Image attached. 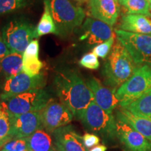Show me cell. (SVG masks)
<instances>
[{
  "mask_svg": "<svg viewBox=\"0 0 151 151\" xmlns=\"http://www.w3.org/2000/svg\"><path fill=\"white\" fill-rule=\"evenodd\" d=\"M83 140L84 145L87 149L97 146L100 142L99 137L97 135L91 133L85 134L83 136Z\"/></svg>",
  "mask_w": 151,
  "mask_h": 151,
  "instance_id": "obj_31",
  "label": "cell"
},
{
  "mask_svg": "<svg viewBox=\"0 0 151 151\" xmlns=\"http://www.w3.org/2000/svg\"><path fill=\"white\" fill-rule=\"evenodd\" d=\"M118 40L127 50L134 61L139 67H151V35H143L122 29H116Z\"/></svg>",
  "mask_w": 151,
  "mask_h": 151,
  "instance_id": "obj_8",
  "label": "cell"
},
{
  "mask_svg": "<svg viewBox=\"0 0 151 151\" xmlns=\"http://www.w3.org/2000/svg\"><path fill=\"white\" fill-rule=\"evenodd\" d=\"M86 83L93 94L94 102L109 114H113V110L120 103L115 94L116 90H111L103 86L95 77H91Z\"/></svg>",
  "mask_w": 151,
  "mask_h": 151,
  "instance_id": "obj_14",
  "label": "cell"
},
{
  "mask_svg": "<svg viewBox=\"0 0 151 151\" xmlns=\"http://www.w3.org/2000/svg\"><path fill=\"white\" fill-rule=\"evenodd\" d=\"M46 84V78L43 73L29 76L21 71L12 78L5 80L0 97L1 100H4L31 90L43 89Z\"/></svg>",
  "mask_w": 151,
  "mask_h": 151,
  "instance_id": "obj_9",
  "label": "cell"
},
{
  "mask_svg": "<svg viewBox=\"0 0 151 151\" xmlns=\"http://www.w3.org/2000/svg\"><path fill=\"white\" fill-rule=\"evenodd\" d=\"M27 149V143L24 139H12L3 146L0 151H24Z\"/></svg>",
  "mask_w": 151,
  "mask_h": 151,
  "instance_id": "obj_29",
  "label": "cell"
},
{
  "mask_svg": "<svg viewBox=\"0 0 151 151\" xmlns=\"http://www.w3.org/2000/svg\"><path fill=\"white\" fill-rule=\"evenodd\" d=\"M1 35L11 52L23 55L29 43L36 38V27L24 17L11 19L1 29Z\"/></svg>",
  "mask_w": 151,
  "mask_h": 151,
  "instance_id": "obj_4",
  "label": "cell"
},
{
  "mask_svg": "<svg viewBox=\"0 0 151 151\" xmlns=\"http://www.w3.org/2000/svg\"><path fill=\"white\" fill-rule=\"evenodd\" d=\"M147 1H148L149 4H150V10H151V0H147Z\"/></svg>",
  "mask_w": 151,
  "mask_h": 151,
  "instance_id": "obj_36",
  "label": "cell"
},
{
  "mask_svg": "<svg viewBox=\"0 0 151 151\" xmlns=\"http://www.w3.org/2000/svg\"><path fill=\"white\" fill-rule=\"evenodd\" d=\"M11 121L8 111L0 104V145L4 146L6 143L12 140L11 137Z\"/></svg>",
  "mask_w": 151,
  "mask_h": 151,
  "instance_id": "obj_24",
  "label": "cell"
},
{
  "mask_svg": "<svg viewBox=\"0 0 151 151\" xmlns=\"http://www.w3.org/2000/svg\"><path fill=\"white\" fill-rule=\"evenodd\" d=\"M115 35H113L108 40L101 43H99L95 47H94L93 49H92V52L95 54L97 57L102 58V59L106 58L111 52L113 45H114L115 36H116Z\"/></svg>",
  "mask_w": 151,
  "mask_h": 151,
  "instance_id": "obj_27",
  "label": "cell"
},
{
  "mask_svg": "<svg viewBox=\"0 0 151 151\" xmlns=\"http://www.w3.org/2000/svg\"><path fill=\"white\" fill-rule=\"evenodd\" d=\"M55 142L61 145L65 151H88L83 137L79 135L71 126H65L52 132Z\"/></svg>",
  "mask_w": 151,
  "mask_h": 151,
  "instance_id": "obj_16",
  "label": "cell"
},
{
  "mask_svg": "<svg viewBox=\"0 0 151 151\" xmlns=\"http://www.w3.org/2000/svg\"><path fill=\"white\" fill-rule=\"evenodd\" d=\"M51 96L43 89L34 90L2 100L3 106L10 115L23 114L40 111L51 99Z\"/></svg>",
  "mask_w": 151,
  "mask_h": 151,
  "instance_id": "obj_7",
  "label": "cell"
},
{
  "mask_svg": "<svg viewBox=\"0 0 151 151\" xmlns=\"http://www.w3.org/2000/svg\"><path fill=\"white\" fill-rule=\"evenodd\" d=\"M150 14H151V13H150Z\"/></svg>",
  "mask_w": 151,
  "mask_h": 151,
  "instance_id": "obj_39",
  "label": "cell"
},
{
  "mask_svg": "<svg viewBox=\"0 0 151 151\" xmlns=\"http://www.w3.org/2000/svg\"><path fill=\"white\" fill-rule=\"evenodd\" d=\"M88 10L92 18L112 27L120 15V4L118 0H89Z\"/></svg>",
  "mask_w": 151,
  "mask_h": 151,
  "instance_id": "obj_13",
  "label": "cell"
},
{
  "mask_svg": "<svg viewBox=\"0 0 151 151\" xmlns=\"http://www.w3.org/2000/svg\"><path fill=\"white\" fill-rule=\"evenodd\" d=\"M10 117L11 121V137L12 139H24L32 134L37 130L43 128L39 111L16 116L10 115Z\"/></svg>",
  "mask_w": 151,
  "mask_h": 151,
  "instance_id": "obj_11",
  "label": "cell"
},
{
  "mask_svg": "<svg viewBox=\"0 0 151 151\" xmlns=\"http://www.w3.org/2000/svg\"><path fill=\"white\" fill-rule=\"evenodd\" d=\"M29 151H58L53 146L52 138L43 128L24 138Z\"/></svg>",
  "mask_w": 151,
  "mask_h": 151,
  "instance_id": "obj_19",
  "label": "cell"
},
{
  "mask_svg": "<svg viewBox=\"0 0 151 151\" xmlns=\"http://www.w3.org/2000/svg\"><path fill=\"white\" fill-rule=\"evenodd\" d=\"M39 113L43 128L50 132L70 123L74 116L67 106L52 98Z\"/></svg>",
  "mask_w": 151,
  "mask_h": 151,
  "instance_id": "obj_10",
  "label": "cell"
},
{
  "mask_svg": "<svg viewBox=\"0 0 151 151\" xmlns=\"http://www.w3.org/2000/svg\"><path fill=\"white\" fill-rule=\"evenodd\" d=\"M32 2V0H0V16L26 8Z\"/></svg>",
  "mask_w": 151,
  "mask_h": 151,
  "instance_id": "obj_25",
  "label": "cell"
},
{
  "mask_svg": "<svg viewBox=\"0 0 151 151\" xmlns=\"http://www.w3.org/2000/svg\"><path fill=\"white\" fill-rule=\"evenodd\" d=\"M55 90L60 101L77 118L92 101L93 94L86 83L74 69H60L55 76Z\"/></svg>",
  "mask_w": 151,
  "mask_h": 151,
  "instance_id": "obj_1",
  "label": "cell"
},
{
  "mask_svg": "<svg viewBox=\"0 0 151 151\" xmlns=\"http://www.w3.org/2000/svg\"><path fill=\"white\" fill-rule=\"evenodd\" d=\"M119 28L129 32L151 35V20L145 15L127 14L122 16Z\"/></svg>",
  "mask_w": 151,
  "mask_h": 151,
  "instance_id": "obj_17",
  "label": "cell"
},
{
  "mask_svg": "<svg viewBox=\"0 0 151 151\" xmlns=\"http://www.w3.org/2000/svg\"><path fill=\"white\" fill-rule=\"evenodd\" d=\"M39 43L37 39H33L29 43L25 50H24L23 57H39Z\"/></svg>",
  "mask_w": 151,
  "mask_h": 151,
  "instance_id": "obj_30",
  "label": "cell"
},
{
  "mask_svg": "<svg viewBox=\"0 0 151 151\" xmlns=\"http://www.w3.org/2000/svg\"><path fill=\"white\" fill-rule=\"evenodd\" d=\"M107 148L104 145H97L92 148L90 151H106Z\"/></svg>",
  "mask_w": 151,
  "mask_h": 151,
  "instance_id": "obj_33",
  "label": "cell"
},
{
  "mask_svg": "<svg viewBox=\"0 0 151 151\" xmlns=\"http://www.w3.org/2000/svg\"><path fill=\"white\" fill-rule=\"evenodd\" d=\"M120 108L126 109L137 116L151 120V92Z\"/></svg>",
  "mask_w": 151,
  "mask_h": 151,
  "instance_id": "obj_22",
  "label": "cell"
},
{
  "mask_svg": "<svg viewBox=\"0 0 151 151\" xmlns=\"http://www.w3.org/2000/svg\"><path fill=\"white\" fill-rule=\"evenodd\" d=\"M1 147H2V146H1V145H0V148H1Z\"/></svg>",
  "mask_w": 151,
  "mask_h": 151,
  "instance_id": "obj_37",
  "label": "cell"
},
{
  "mask_svg": "<svg viewBox=\"0 0 151 151\" xmlns=\"http://www.w3.org/2000/svg\"><path fill=\"white\" fill-rule=\"evenodd\" d=\"M116 136L126 151H151V142L129 124L116 120Z\"/></svg>",
  "mask_w": 151,
  "mask_h": 151,
  "instance_id": "obj_12",
  "label": "cell"
},
{
  "mask_svg": "<svg viewBox=\"0 0 151 151\" xmlns=\"http://www.w3.org/2000/svg\"><path fill=\"white\" fill-rule=\"evenodd\" d=\"M151 92V67L143 65L116 90V96L123 107Z\"/></svg>",
  "mask_w": 151,
  "mask_h": 151,
  "instance_id": "obj_6",
  "label": "cell"
},
{
  "mask_svg": "<svg viewBox=\"0 0 151 151\" xmlns=\"http://www.w3.org/2000/svg\"><path fill=\"white\" fill-rule=\"evenodd\" d=\"M118 1H119V2H120V0H118Z\"/></svg>",
  "mask_w": 151,
  "mask_h": 151,
  "instance_id": "obj_38",
  "label": "cell"
},
{
  "mask_svg": "<svg viewBox=\"0 0 151 151\" xmlns=\"http://www.w3.org/2000/svg\"><path fill=\"white\" fill-rule=\"evenodd\" d=\"M82 29L84 33L81 39L86 40L90 45L99 44L115 35L111 26L92 18H86L82 25Z\"/></svg>",
  "mask_w": 151,
  "mask_h": 151,
  "instance_id": "obj_15",
  "label": "cell"
},
{
  "mask_svg": "<svg viewBox=\"0 0 151 151\" xmlns=\"http://www.w3.org/2000/svg\"><path fill=\"white\" fill-rule=\"evenodd\" d=\"M120 4L128 14L151 16L150 6L147 0H120Z\"/></svg>",
  "mask_w": 151,
  "mask_h": 151,
  "instance_id": "obj_23",
  "label": "cell"
},
{
  "mask_svg": "<svg viewBox=\"0 0 151 151\" xmlns=\"http://www.w3.org/2000/svg\"><path fill=\"white\" fill-rule=\"evenodd\" d=\"M43 66V62L39 59V57L22 56V71L29 76L39 74Z\"/></svg>",
  "mask_w": 151,
  "mask_h": 151,
  "instance_id": "obj_26",
  "label": "cell"
},
{
  "mask_svg": "<svg viewBox=\"0 0 151 151\" xmlns=\"http://www.w3.org/2000/svg\"><path fill=\"white\" fill-rule=\"evenodd\" d=\"M55 146L56 148H57V150H58V151H65V150H64V148H62L61 145H60L59 143L55 142Z\"/></svg>",
  "mask_w": 151,
  "mask_h": 151,
  "instance_id": "obj_34",
  "label": "cell"
},
{
  "mask_svg": "<svg viewBox=\"0 0 151 151\" xmlns=\"http://www.w3.org/2000/svg\"><path fill=\"white\" fill-rule=\"evenodd\" d=\"M44 9L39 23L36 27V38L38 39L42 36L54 34L57 35L55 23L50 13L49 6L46 0H44Z\"/></svg>",
  "mask_w": 151,
  "mask_h": 151,
  "instance_id": "obj_21",
  "label": "cell"
},
{
  "mask_svg": "<svg viewBox=\"0 0 151 151\" xmlns=\"http://www.w3.org/2000/svg\"><path fill=\"white\" fill-rule=\"evenodd\" d=\"M73 1H77V2L80 3V4H82V3H84V2H86L88 0H73Z\"/></svg>",
  "mask_w": 151,
  "mask_h": 151,
  "instance_id": "obj_35",
  "label": "cell"
},
{
  "mask_svg": "<svg viewBox=\"0 0 151 151\" xmlns=\"http://www.w3.org/2000/svg\"><path fill=\"white\" fill-rule=\"evenodd\" d=\"M11 51L9 50L6 44L4 41L2 35H1V30H0V62L5 58L7 55L10 53Z\"/></svg>",
  "mask_w": 151,
  "mask_h": 151,
  "instance_id": "obj_32",
  "label": "cell"
},
{
  "mask_svg": "<svg viewBox=\"0 0 151 151\" xmlns=\"http://www.w3.org/2000/svg\"><path fill=\"white\" fill-rule=\"evenodd\" d=\"M57 28V35L67 37L81 26L86 18L84 9L69 0H46Z\"/></svg>",
  "mask_w": 151,
  "mask_h": 151,
  "instance_id": "obj_3",
  "label": "cell"
},
{
  "mask_svg": "<svg viewBox=\"0 0 151 151\" xmlns=\"http://www.w3.org/2000/svg\"><path fill=\"white\" fill-rule=\"evenodd\" d=\"M97 58L98 57L93 52H88L81 58L79 64L86 69L95 70L99 67V62Z\"/></svg>",
  "mask_w": 151,
  "mask_h": 151,
  "instance_id": "obj_28",
  "label": "cell"
},
{
  "mask_svg": "<svg viewBox=\"0 0 151 151\" xmlns=\"http://www.w3.org/2000/svg\"><path fill=\"white\" fill-rule=\"evenodd\" d=\"M22 71V55L10 52L0 62V74L5 80L15 76Z\"/></svg>",
  "mask_w": 151,
  "mask_h": 151,
  "instance_id": "obj_20",
  "label": "cell"
},
{
  "mask_svg": "<svg viewBox=\"0 0 151 151\" xmlns=\"http://www.w3.org/2000/svg\"><path fill=\"white\" fill-rule=\"evenodd\" d=\"M83 125L94 134L100 135L106 141L117 138L116 120L113 114H109L92 101L78 116Z\"/></svg>",
  "mask_w": 151,
  "mask_h": 151,
  "instance_id": "obj_5",
  "label": "cell"
},
{
  "mask_svg": "<svg viewBox=\"0 0 151 151\" xmlns=\"http://www.w3.org/2000/svg\"><path fill=\"white\" fill-rule=\"evenodd\" d=\"M138 67L127 49L117 40L103 66L105 83L116 90L134 73Z\"/></svg>",
  "mask_w": 151,
  "mask_h": 151,
  "instance_id": "obj_2",
  "label": "cell"
},
{
  "mask_svg": "<svg viewBox=\"0 0 151 151\" xmlns=\"http://www.w3.org/2000/svg\"><path fill=\"white\" fill-rule=\"evenodd\" d=\"M116 120L129 124L151 142V120L150 119L137 116L126 109L120 108L116 113Z\"/></svg>",
  "mask_w": 151,
  "mask_h": 151,
  "instance_id": "obj_18",
  "label": "cell"
}]
</instances>
